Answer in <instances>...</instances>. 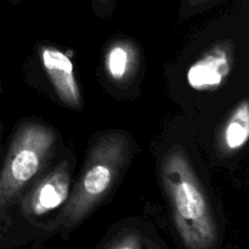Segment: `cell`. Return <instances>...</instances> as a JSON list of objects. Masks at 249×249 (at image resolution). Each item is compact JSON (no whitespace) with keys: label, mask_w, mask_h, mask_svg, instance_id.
Segmentation results:
<instances>
[{"label":"cell","mask_w":249,"mask_h":249,"mask_svg":"<svg viewBox=\"0 0 249 249\" xmlns=\"http://www.w3.org/2000/svg\"><path fill=\"white\" fill-rule=\"evenodd\" d=\"M249 139V104L243 100L233 108L221 126L218 147L221 155L230 156L246 146Z\"/></svg>","instance_id":"obj_7"},{"label":"cell","mask_w":249,"mask_h":249,"mask_svg":"<svg viewBox=\"0 0 249 249\" xmlns=\"http://www.w3.org/2000/svg\"><path fill=\"white\" fill-rule=\"evenodd\" d=\"M56 142V133L39 123L19 126L0 172V221L24 187L36 178Z\"/></svg>","instance_id":"obj_3"},{"label":"cell","mask_w":249,"mask_h":249,"mask_svg":"<svg viewBox=\"0 0 249 249\" xmlns=\"http://www.w3.org/2000/svg\"><path fill=\"white\" fill-rule=\"evenodd\" d=\"M105 247L107 248H117V249H124V248H142L145 245L142 243L141 238L135 233H124L119 237L114 238L111 243L106 245Z\"/></svg>","instance_id":"obj_9"},{"label":"cell","mask_w":249,"mask_h":249,"mask_svg":"<svg viewBox=\"0 0 249 249\" xmlns=\"http://www.w3.org/2000/svg\"><path fill=\"white\" fill-rule=\"evenodd\" d=\"M117 0H92L94 10L100 17H107L116 6Z\"/></svg>","instance_id":"obj_10"},{"label":"cell","mask_w":249,"mask_h":249,"mask_svg":"<svg viewBox=\"0 0 249 249\" xmlns=\"http://www.w3.org/2000/svg\"><path fill=\"white\" fill-rule=\"evenodd\" d=\"M130 155L131 141L122 131H109L95 141L58 218L63 232L77 228L104 201L129 162Z\"/></svg>","instance_id":"obj_2"},{"label":"cell","mask_w":249,"mask_h":249,"mask_svg":"<svg viewBox=\"0 0 249 249\" xmlns=\"http://www.w3.org/2000/svg\"><path fill=\"white\" fill-rule=\"evenodd\" d=\"M163 186L172 208L174 225L190 249L213 248L219 231L213 211L184 148L174 146L160 167Z\"/></svg>","instance_id":"obj_1"},{"label":"cell","mask_w":249,"mask_h":249,"mask_svg":"<svg viewBox=\"0 0 249 249\" xmlns=\"http://www.w3.org/2000/svg\"><path fill=\"white\" fill-rule=\"evenodd\" d=\"M139 55L135 46L126 40H117L108 46L105 55V70L112 82L124 84L135 74Z\"/></svg>","instance_id":"obj_8"},{"label":"cell","mask_w":249,"mask_h":249,"mask_svg":"<svg viewBox=\"0 0 249 249\" xmlns=\"http://www.w3.org/2000/svg\"><path fill=\"white\" fill-rule=\"evenodd\" d=\"M39 56L44 71L58 99L66 106L80 111L83 107V99L70 56L57 48L48 45L41 46Z\"/></svg>","instance_id":"obj_6"},{"label":"cell","mask_w":249,"mask_h":249,"mask_svg":"<svg viewBox=\"0 0 249 249\" xmlns=\"http://www.w3.org/2000/svg\"><path fill=\"white\" fill-rule=\"evenodd\" d=\"M11 1H12V2H18L19 0H11Z\"/></svg>","instance_id":"obj_12"},{"label":"cell","mask_w":249,"mask_h":249,"mask_svg":"<svg viewBox=\"0 0 249 249\" xmlns=\"http://www.w3.org/2000/svg\"><path fill=\"white\" fill-rule=\"evenodd\" d=\"M209 1H211V0H185L184 14H190V12L204 6V5L208 4Z\"/></svg>","instance_id":"obj_11"},{"label":"cell","mask_w":249,"mask_h":249,"mask_svg":"<svg viewBox=\"0 0 249 249\" xmlns=\"http://www.w3.org/2000/svg\"><path fill=\"white\" fill-rule=\"evenodd\" d=\"M232 67V43L220 41L190 66L186 74L187 82L197 91H213L226 82Z\"/></svg>","instance_id":"obj_4"},{"label":"cell","mask_w":249,"mask_h":249,"mask_svg":"<svg viewBox=\"0 0 249 249\" xmlns=\"http://www.w3.org/2000/svg\"><path fill=\"white\" fill-rule=\"evenodd\" d=\"M71 194V167L63 160L57 168L36 185L22 202L26 215L43 216L67 202Z\"/></svg>","instance_id":"obj_5"}]
</instances>
